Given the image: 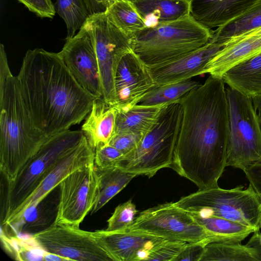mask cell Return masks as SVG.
<instances>
[{"label": "cell", "instance_id": "cell-1", "mask_svg": "<svg viewBox=\"0 0 261 261\" xmlns=\"http://www.w3.org/2000/svg\"><path fill=\"white\" fill-rule=\"evenodd\" d=\"M178 102L182 116L170 168L199 189L218 187L226 167L229 134L224 82L210 75Z\"/></svg>", "mask_w": 261, "mask_h": 261}, {"label": "cell", "instance_id": "cell-2", "mask_svg": "<svg viewBox=\"0 0 261 261\" xmlns=\"http://www.w3.org/2000/svg\"><path fill=\"white\" fill-rule=\"evenodd\" d=\"M17 76L32 121L46 138L80 124L96 99L76 81L59 53L29 49Z\"/></svg>", "mask_w": 261, "mask_h": 261}, {"label": "cell", "instance_id": "cell-3", "mask_svg": "<svg viewBox=\"0 0 261 261\" xmlns=\"http://www.w3.org/2000/svg\"><path fill=\"white\" fill-rule=\"evenodd\" d=\"M0 170L7 183L48 138L34 126L23 102L17 76L12 73L0 45Z\"/></svg>", "mask_w": 261, "mask_h": 261}, {"label": "cell", "instance_id": "cell-4", "mask_svg": "<svg viewBox=\"0 0 261 261\" xmlns=\"http://www.w3.org/2000/svg\"><path fill=\"white\" fill-rule=\"evenodd\" d=\"M212 31L189 14L177 20L146 27L132 38L133 51L148 66L169 62L203 46Z\"/></svg>", "mask_w": 261, "mask_h": 261}, {"label": "cell", "instance_id": "cell-5", "mask_svg": "<svg viewBox=\"0 0 261 261\" xmlns=\"http://www.w3.org/2000/svg\"><path fill=\"white\" fill-rule=\"evenodd\" d=\"M182 116L178 101L165 104L151 129L115 167L136 176L150 178L172 164Z\"/></svg>", "mask_w": 261, "mask_h": 261}, {"label": "cell", "instance_id": "cell-6", "mask_svg": "<svg viewBox=\"0 0 261 261\" xmlns=\"http://www.w3.org/2000/svg\"><path fill=\"white\" fill-rule=\"evenodd\" d=\"M231 189L219 186L181 197L174 204L191 214L213 215L237 222L256 230L261 228V200L252 187Z\"/></svg>", "mask_w": 261, "mask_h": 261}, {"label": "cell", "instance_id": "cell-7", "mask_svg": "<svg viewBox=\"0 0 261 261\" xmlns=\"http://www.w3.org/2000/svg\"><path fill=\"white\" fill-rule=\"evenodd\" d=\"M85 137L82 130L68 129L49 137L43 143L21 168L15 180L7 184L1 223L32 194L56 164L77 146Z\"/></svg>", "mask_w": 261, "mask_h": 261}, {"label": "cell", "instance_id": "cell-8", "mask_svg": "<svg viewBox=\"0 0 261 261\" xmlns=\"http://www.w3.org/2000/svg\"><path fill=\"white\" fill-rule=\"evenodd\" d=\"M226 93L229 119L226 167L243 171L261 163V126L251 98L230 87Z\"/></svg>", "mask_w": 261, "mask_h": 261}, {"label": "cell", "instance_id": "cell-9", "mask_svg": "<svg viewBox=\"0 0 261 261\" xmlns=\"http://www.w3.org/2000/svg\"><path fill=\"white\" fill-rule=\"evenodd\" d=\"M90 24L99 68L102 98L108 104H116L115 76L122 58L133 50L132 38L119 30L106 11L91 14Z\"/></svg>", "mask_w": 261, "mask_h": 261}, {"label": "cell", "instance_id": "cell-10", "mask_svg": "<svg viewBox=\"0 0 261 261\" xmlns=\"http://www.w3.org/2000/svg\"><path fill=\"white\" fill-rule=\"evenodd\" d=\"M128 227L166 239L187 242L207 241L212 238L189 213L173 202L141 212Z\"/></svg>", "mask_w": 261, "mask_h": 261}, {"label": "cell", "instance_id": "cell-11", "mask_svg": "<svg viewBox=\"0 0 261 261\" xmlns=\"http://www.w3.org/2000/svg\"><path fill=\"white\" fill-rule=\"evenodd\" d=\"M60 195L54 224L79 227L95 202L97 168L94 163L81 168L59 184Z\"/></svg>", "mask_w": 261, "mask_h": 261}, {"label": "cell", "instance_id": "cell-12", "mask_svg": "<svg viewBox=\"0 0 261 261\" xmlns=\"http://www.w3.org/2000/svg\"><path fill=\"white\" fill-rule=\"evenodd\" d=\"M44 251L78 261H113L92 236L79 227L53 223L32 236Z\"/></svg>", "mask_w": 261, "mask_h": 261}, {"label": "cell", "instance_id": "cell-13", "mask_svg": "<svg viewBox=\"0 0 261 261\" xmlns=\"http://www.w3.org/2000/svg\"><path fill=\"white\" fill-rule=\"evenodd\" d=\"M59 53L78 84L96 99L102 98L99 68L92 31L87 21L77 34L66 41Z\"/></svg>", "mask_w": 261, "mask_h": 261}, {"label": "cell", "instance_id": "cell-14", "mask_svg": "<svg viewBox=\"0 0 261 261\" xmlns=\"http://www.w3.org/2000/svg\"><path fill=\"white\" fill-rule=\"evenodd\" d=\"M94 150L85 137L83 141L62 157L48 172L32 194L12 215L1 224L14 223L25 210L35 205L47 196L68 175L81 168L94 163Z\"/></svg>", "mask_w": 261, "mask_h": 261}, {"label": "cell", "instance_id": "cell-15", "mask_svg": "<svg viewBox=\"0 0 261 261\" xmlns=\"http://www.w3.org/2000/svg\"><path fill=\"white\" fill-rule=\"evenodd\" d=\"M156 86L148 66L133 51L120 61L115 76V108L128 109Z\"/></svg>", "mask_w": 261, "mask_h": 261}, {"label": "cell", "instance_id": "cell-16", "mask_svg": "<svg viewBox=\"0 0 261 261\" xmlns=\"http://www.w3.org/2000/svg\"><path fill=\"white\" fill-rule=\"evenodd\" d=\"M91 233L113 261L147 260L152 249L166 239L129 227L115 231L97 230Z\"/></svg>", "mask_w": 261, "mask_h": 261}, {"label": "cell", "instance_id": "cell-17", "mask_svg": "<svg viewBox=\"0 0 261 261\" xmlns=\"http://www.w3.org/2000/svg\"><path fill=\"white\" fill-rule=\"evenodd\" d=\"M209 42L201 48L172 61L148 66L156 86L179 83L204 74L208 62L224 46Z\"/></svg>", "mask_w": 261, "mask_h": 261}, {"label": "cell", "instance_id": "cell-18", "mask_svg": "<svg viewBox=\"0 0 261 261\" xmlns=\"http://www.w3.org/2000/svg\"><path fill=\"white\" fill-rule=\"evenodd\" d=\"M190 15L198 23L211 30L231 21L261 0H188Z\"/></svg>", "mask_w": 261, "mask_h": 261}, {"label": "cell", "instance_id": "cell-19", "mask_svg": "<svg viewBox=\"0 0 261 261\" xmlns=\"http://www.w3.org/2000/svg\"><path fill=\"white\" fill-rule=\"evenodd\" d=\"M261 52V35L241 36L229 38L224 46L208 62L204 73L222 79L234 66Z\"/></svg>", "mask_w": 261, "mask_h": 261}, {"label": "cell", "instance_id": "cell-20", "mask_svg": "<svg viewBox=\"0 0 261 261\" xmlns=\"http://www.w3.org/2000/svg\"><path fill=\"white\" fill-rule=\"evenodd\" d=\"M116 109L103 98L96 99L85 118L81 130L95 149L109 144L115 134Z\"/></svg>", "mask_w": 261, "mask_h": 261}, {"label": "cell", "instance_id": "cell-21", "mask_svg": "<svg viewBox=\"0 0 261 261\" xmlns=\"http://www.w3.org/2000/svg\"><path fill=\"white\" fill-rule=\"evenodd\" d=\"M135 6L146 27L174 21L190 14L187 0H129Z\"/></svg>", "mask_w": 261, "mask_h": 261}, {"label": "cell", "instance_id": "cell-22", "mask_svg": "<svg viewBox=\"0 0 261 261\" xmlns=\"http://www.w3.org/2000/svg\"><path fill=\"white\" fill-rule=\"evenodd\" d=\"M222 79L248 97L261 94V52L230 68Z\"/></svg>", "mask_w": 261, "mask_h": 261}, {"label": "cell", "instance_id": "cell-23", "mask_svg": "<svg viewBox=\"0 0 261 261\" xmlns=\"http://www.w3.org/2000/svg\"><path fill=\"white\" fill-rule=\"evenodd\" d=\"M165 105L154 106L136 105L127 110L115 108V134H146L156 123Z\"/></svg>", "mask_w": 261, "mask_h": 261}, {"label": "cell", "instance_id": "cell-24", "mask_svg": "<svg viewBox=\"0 0 261 261\" xmlns=\"http://www.w3.org/2000/svg\"><path fill=\"white\" fill-rule=\"evenodd\" d=\"M190 214L211 236L207 241L241 243L255 231L252 227L223 218Z\"/></svg>", "mask_w": 261, "mask_h": 261}, {"label": "cell", "instance_id": "cell-25", "mask_svg": "<svg viewBox=\"0 0 261 261\" xmlns=\"http://www.w3.org/2000/svg\"><path fill=\"white\" fill-rule=\"evenodd\" d=\"M97 195L91 214L101 208L136 176L115 166L105 169L97 168Z\"/></svg>", "mask_w": 261, "mask_h": 261}, {"label": "cell", "instance_id": "cell-26", "mask_svg": "<svg viewBox=\"0 0 261 261\" xmlns=\"http://www.w3.org/2000/svg\"><path fill=\"white\" fill-rule=\"evenodd\" d=\"M261 261L257 251L239 242L206 241L200 261Z\"/></svg>", "mask_w": 261, "mask_h": 261}, {"label": "cell", "instance_id": "cell-27", "mask_svg": "<svg viewBox=\"0 0 261 261\" xmlns=\"http://www.w3.org/2000/svg\"><path fill=\"white\" fill-rule=\"evenodd\" d=\"M261 27V3L212 31L210 42H222L242 36Z\"/></svg>", "mask_w": 261, "mask_h": 261}, {"label": "cell", "instance_id": "cell-28", "mask_svg": "<svg viewBox=\"0 0 261 261\" xmlns=\"http://www.w3.org/2000/svg\"><path fill=\"white\" fill-rule=\"evenodd\" d=\"M105 11L110 20L131 38L146 27L144 20L129 0L116 1Z\"/></svg>", "mask_w": 261, "mask_h": 261}, {"label": "cell", "instance_id": "cell-29", "mask_svg": "<svg viewBox=\"0 0 261 261\" xmlns=\"http://www.w3.org/2000/svg\"><path fill=\"white\" fill-rule=\"evenodd\" d=\"M201 85L189 79L179 83L155 86L141 98L137 105L154 106L178 101L187 92Z\"/></svg>", "mask_w": 261, "mask_h": 261}, {"label": "cell", "instance_id": "cell-30", "mask_svg": "<svg viewBox=\"0 0 261 261\" xmlns=\"http://www.w3.org/2000/svg\"><path fill=\"white\" fill-rule=\"evenodd\" d=\"M54 6L66 25V41L74 36L91 14L84 0H56Z\"/></svg>", "mask_w": 261, "mask_h": 261}, {"label": "cell", "instance_id": "cell-31", "mask_svg": "<svg viewBox=\"0 0 261 261\" xmlns=\"http://www.w3.org/2000/svg\"><path fill=\"white\" fill-rule=\"evenodd\" d=\"M1 240L6 249L15 259L21 260H42L45 251L31 236L28 239L18 236H8L1 231Z\"/></svg>", "mask_w": 261, "mask_h": 261}, {"label": "cell", "instance_id": "cell-32", "mask_svg": "<svg viewBox=\"0 0 261 261\" xmlns=\"http://www.w3.org/2000/svg\"><path fill=\"white\" fill-rule=\"evenodd\" d=\"M138 212L136 205L131 199L120 204L108 220L106 230L115 231L128 227L133 223Z\"/></svg>", "mask_w": 261, "mask_h": 261}, {"label": "cell", "instance_id": "cell-33", "mask_svg": "<svg viewBox=\"0 0 261 261\" xmlns=\"http://www.w3.org/2000/svg\"><path fill=\"white\" fill-rule=\"evenodd\" d=\"M187 243L165 239L152 249L147 260L173 261Z\"/></svg>", "mask_w": 261, "mask_h": 261}, {"label": "cell", "instance_id": "cell-34", "mask_svg": "<svg viewBox=\"0 0 261 261\" xmlns=\"http://www.w3.org/2000/svg\"><path fill=\"white\" fill-rule=\"evenodd\" d=\"M94 151V164L99 169L115 166L124 155L121 151L109 144L96 148Z\"/></svg>", "mask_w": 261, "mask_h": 261}, {"label": "cell", "instance_id": "cell-35", "mask_svg": "<svg viewBox=\"0 0 261 261\" xmlns=\"http://www.w3.org/2000/svg\"><path fill=\"white\" fill-rule=\"evenodd\" d=\"M144 135L134 133L115 134L109 144L125 155L138 146Z\"/></svg>", "mask_w": 261, "mask_h": 261}, {"label": "cell", "instance_id": "cell-36", "mask_svg": "<svg viewBox=\"0 0 261 261\" xmlns=\"http://www.w3.org/2000/svg\"><path fill=\"white\" fill-rule=\"evenodd\" d=\"M30 11L43 18H53L56 13L51 0H17Z\"/></svg>", "mask_w": 261, "mask_h": 261}, {"label": "cell", "instance_id": "cell-37", "mask_svg": "<svg viewBox=\"0 0 261 261\" xmlns=\"http://www.w3.org/2000/svg\"><path fill=\"white\" fill-rule=\"evenodd\" d=\"M206 242H188L173 261H200Z\"/></svg>", "mask_w": 261, "mask_h": 261}, {"label": "cell", "instance_id": "cell-38", "mask_svg": "<svg viewBox=\"0 0 261 261\" xmlns=\"http://www.w3.org/2000/svg\"><path fill=\"white\" fill-rule=\"evenodd\" d=\"M243 171L261 200V163L249 166Z\"/></svg>", "mask_w": 261, "mask_h": 261}, {"label": "cell", "instance_id": "cell-39", "mask_svg": "<svg viewBox=\"0 0 261 261\" xmlns=\"http://www.w3.org/2000/svg\"><path fill=\"white\" fill-rule=\"evenodd\" d=\"M249 246L254 248L261 258V232L259 229L253 232L252 237L247 243Z\"/></svg>", "mask_w": 261, "mask_h": 261}, {"label": "cell", "instance_id": "cell-40", "mask_svg": "<svg viewBox=\"0 0 261 261\" xmlns=\"http://www.w3.org/2000/svg\"><path fill=\"white\" fill-rule=\"evenodd\" d=\"M251 98L261 126V94L255 95Z\"/></svg>", "mask_w": 261, "mask_h": 261}, {"label": "cell", "instance_id": "cell-41", "mask_svg": "<svg viewBox=\"0 0 261 261\" xmlns=\"http://www.w3.org/2000/svg\"><path fill=\"white\" fill-rule=\"evenodd\" d=\"M42 260L46 261H69V259L61 256L60 255L49 253L45 251Z\"/></svg>", "mask_w": 261, "mask_h": 261}, {"label": "cell", "instance_id": "cell-42", "mask_svg": "<svg viewBox=\"0 0 261 261\" xmlns=\"http://www.w3.org/2000/svg\"><path fill=\"white\" fill-rule=\"evenodd\" d=\"M94 5L102 12L105 11L107 7L113 2V0H91Z\"/></svg>", "mask_w": 261, "mask_h": 261}, {"label": "cell", "instance_id": "cell-43", "mask_svg": "<svg viewBox=\"0 0 261 261\" xmlns=\"http://www.w3.org/2000/svg\"><path fill=\"white\" fill-rule=\"evenodd\" d=\"M87 6L91 13V14H93L96 12L97 7L94 5V4L92 2L91 0H84Z\"/></svg>", "mask_w": 261, "mask_h": 261}, {"label": "cell", "instance_id": "cell-44", "mask_svg": "<svg viewBox=\"0 0 261 261\" xmlns=\"http://www.w3.org/2000/svg\"><path fill=\"white\" fill-rule=\"evenodd\" d=\"M255 35H261V27L256 29H255L253 31H251L242 36H255Z\"/></svg>", "mask_w": 261, "mask_h": 261}, {"label": "cell", "instance_id": "cell-45", "mask_svg": "<svg viewBox=\"0 0 261 261\" xmlns=\"http://www.w3.org/2000/svg\"><path fill=\"white\" fill-rule=\"evenodd\" d=\"M128 1V0H113V3L114 2H116V1Z\"/></svg>", "mask_w": 261, "mask_h": 261}, {"label": "cell", "instance_id": "cell-46", "mask_svg": "<svg viewBox=\"0 0 261 261\" xmlns=\"http://www.w3.org/2000/svg\"><path fill=\"white\" fill-rule=\"evenodd\" d=\"M187 1H188V0H187Z\"/></svg>", "mask_w": 261, "mask_h": 261}]
</instances>
